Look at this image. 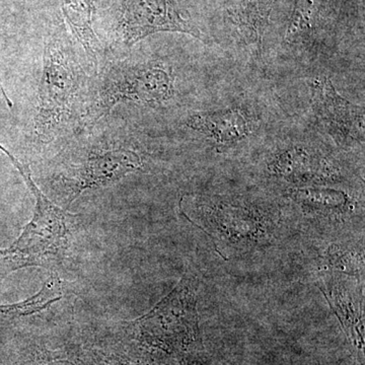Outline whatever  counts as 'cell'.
Returning <instances> with one entry per match:
<instances>
[{
    "mask_svg": "<svg viewBox=\"0 0 365 365\" xmlns=\"http://www.w3.org/2000/svg\"><path fill=\"white\" fill-rule=\"evenodd\" d=\"M187 125L218 143H237L248 135L250 131L248 120L237 109L193 115L189 118Z\"/></svg>",
    "mask_w": 365,
    "mask_h": 365,
    "instance_id": "cell-12",
    "label": "cell"
},
{
    "mask_svg": "<svg viewBox=\"0 0 365 365\" xmlns=\"http://www.w3.org/2000/svg\"><path fill=\"white\" fill-rule=\"evenodd\" d=\"M268 170L273 177L297 185V188L326 184L339 178V170L327 158L302 148H292L277 153L268 163Z\"/></svg>",
    "mask_w": 365,
    "mask_h": 365,
    "instance_id": "cell-11",
    "label": "cell"
},
{
    "mask_svg": "<svg viewBox=\"0 0 365 365\" xmlns=\"http://www.w3.org/2000/svg\"><path fill=\"white\" fill-rule=\"evenodd\" d=\"M0 150L11 160L36 199L31 222L11 247L0 249V276L23 268L51 265L60 260L68 248L71 228L78 216L69 215L52 203L34 182L30 168L1 143Z\"/></svg>",
    "mask_w": 365,
    "mask_h": 365,
    "instance_id": "cell-1",
    "label": "cell"
},
{
    "mask_svg": "<svg viewBox=\"0 0 365 365\" xmlns=\"http://www.w3.org/2000/svg\"><path fill=\"white\" fill-rule=\"evenodd\" d=\"M121 28L125 44L134 45L158 32L186 33L201 38V33L184 20L176 0H122Z\"/></svg>",
    "mask_w": 365,
    "mask_h": 365,
    "instance_id": "cell-6",
    "label": "cell"
},
{
    "mask_svg": "<svg viewBox=\"0 0 365 365\" xmlns=\"http://www.w3.org/2000/svg\"><path fill=\"white\" fill-rule=\"evenodd\" d=\"M143 168V158L128 148L91 151L71 177L62 179L71 204L88 189L109 186Z\"/></svg>",
    "mask_w": 365,
    "mask_h": 365,
    "instance_id": "cell-7",
    "label": "cell"
},
{
    "mask_svg": "<svg viewBox=\"0 0 365 365\" xmlns=\"http://www.w3.org/2000/svg\"><path fill=\"white\" fill-rule=\"evenodd\" d=\"M311 88L314 114L336 143L343 146L364 143V108L341 97L328 78L314 79Z\"/></svg>",
    "mask_w": 365,
    "mask_h": 365,
    "instance_id": "cell-8",
    "label": "cell"
},
{
    "mask_svg": "<svg viewBox=\"0 0 365 365\" xmlns=\"http://www.w3.org/2000/svg\"><path fill=\"white\" fill-rule=\"evenodd\" d=\"M317 285L352 344L364 356V277L336 272H319Z\"/></svg>",
    "mask_w": 365,
    "mask_h": 365,
    "instance_id": "cell-9",
    "label": "cell"
},
{
    "mask_svg": "<svg viewBox=\"0 0 365 365\" xmlns=\"http://www.w3.org/2000/svg\"><path fill=\"white\" fill-rule=\"evenodd\" d=\"M321 0H297L289 26L287 28V40L297 41L313 32L321 11Z\"/></svg>",
    "mask_w": 365,
    "mask_h": 365,
    "instance_id": "cell-17",
    "label": "cell"
},
{
    "mask_svg": "<svg viewBox=\"0 0 365 365\" xmlns=\"http://www.w3.org/2000/svg\"><path fill=\"white\" fill-rule=\"evenodd\" d=\"M60 4L72 33L83 46L90 61L97 66L101 44L91 26L95 11L93 0H60Z\"/></svg>",
    "mask_w": 365,
    "mask_h": 365,
    "instance_id": "cell-14",
    "label": "cell"
},
{
    "mask_svg": "<svg viewBox=\"0 0 365 365\" xmlns=\"http://www.w3.org/2000/svg\"><path fill=\"white\" fill-rule=\"evenodd\" d=\"M196 289L193 278H182L167 297L136 319L134 325L144 337L163 344H182L195 339L198 334Z\"/></svg>",
    "mask_w": 365,
    "mask_h": 365,
    "instance_id": "cell-5",
    "label": "cell"
},
{
    "mask_svg": "<svg viewBox=\"0 0 365 365\" xmlns=\"http://www.w3.org/2000/svg\"><path fill=\"white\" fill-rule=\"evenodd\" d=\"M59 302V292L54 285L45 282L42 288L24 302L11 304H0V316H29L44 311L55 302Z\"/></svg>",
    "mask_w": 365,
    "mask_h": 365,
    "instance_id": "cell-16",
    "label": "cell"
},
{
    "mask_svg": "<svg viewBox=\"0 0 365 365\" xmlns=\"http://www.w3.org/2000/svg\"><path fill=\"white\" fill-rule=\"evenodd\" d=\"M319 272H336L364 277V239L331 242L317 260Z\"/></svg>",
    "mask_w": 365,
    "mask_h": 365,
    "instance_id": "cell-13",
    "label": "cell"
},
{
    "mask_svg": "<svg viewBox=\"0 0 365 365\" xmlns=\"http://www.w3.org/2000/svg\"><path fill=\"white\" fill-rule=\"evenodd\" d=\"M287 196L299 208L302 217L323 228H342L355 215L354 198L343 190L326 187L289 189Z\"/></svg>",
    "mask_w": 365,
    "mask_h": 365,
    "instance_id": "cell-10",
    "label": "cell"
},
{
    "mask_svg": "<svg viewBox=\"0 0 365 365\" xmlns=\"http://www.w3.org/2000/svg\"><path fill=\"white\" fill-rule=\"evenodd\" d=\"M174 93L172 69L165 64L116 63L106 71L98 97L86 123H97L119 103L133 102L150 107L163 105Z\"/></svg>",
    "mask_w": 365,
    "mask_h": 365,
    "instance_id": "cell-3",
    "label": "cell"
},
{
    "mask_svg": "<svg viewBox=\"0 0 365 365\" xmlns=\"http://www.w3.org/2000/svg\"><path fill=\"white\" fill-rule=\"evenodd\" d=\"M215 242L225 257L247 254L270 247L279 239L282 222L278 212L246 201L200 198L187 216Z\"/></svg>",
    "mask_w": 365,
    "mask_h": 365,
    "instance_id": "cell-2",
    "label": "cell"
},
{
    "mask_svg": "<svg viewBox=\"0 0 365 365\" xmlns=\"http://www.w3.org/2000/svg\"><path fill=\"white\" fill-rule=\"evenodd\" d=\"M228 11L245 34L256 42L263 37L275 0H228Z\"/></svg>",
    "mask_w": 365,
    "mask_h": 365,
    "instance_id": "cell-15",
    "label": "cell"
},
{
    "mask_svg": "<svg viewBox=\"0 0 365 365\" xmlns=\"http://www.w3.org/2000/svg\"><path fill=\"white\" fill-rule=\"evenodd\" d=\"M78 71L71 52L58 40L46 45L43 73L35 118V133L43 143H49L72 114L78 90Z\"/></svg>",
    "mask_w": 365,
    "mask_h": 365,
    "instance_id": "cell-4",
    "label": "cell"
}]
</instances>
